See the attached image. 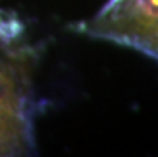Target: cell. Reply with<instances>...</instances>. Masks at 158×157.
I'll return each mask as SVG.
<instances>
[{
  "instance_id": "obj_1",
  "label": "cell",
  "mask_w": 158,
  "mask_h": 157,
  "mask_svg": "<svg viewBox=\"0 0 158 157\" xmlns=\"http://www.w3.org/2000/svg\"><path fill=\"white\" fill-rule=\"evenodd\" d=\"M83 31L158 59V0H109Z\"/></svg>"
}]
</instances>
